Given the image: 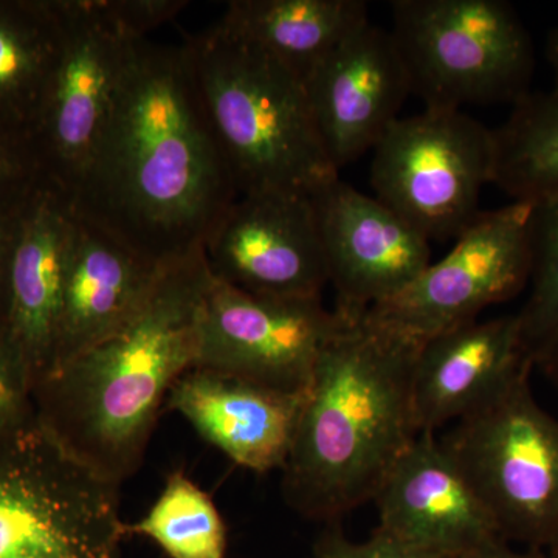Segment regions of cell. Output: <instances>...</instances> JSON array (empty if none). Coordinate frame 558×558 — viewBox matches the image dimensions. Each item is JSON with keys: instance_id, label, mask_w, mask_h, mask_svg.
Wrapping results in <instances>:
<instances>
[{"instance_id": "6da1fadb", "label": "cell", "mask_w": 558, "mask_h": 558, "mask_svg": "<svg viewBox=\"0 0 558 558\" xmlns=\"http://www.w3.org/2000/svg\"><path fill=\"white\" fill-rule=\"evenodd\" d=\"M238 197L185 49L140 40L73 211L160 266L204 248Z\"/></svg>"}, {"instance_id": "7402d4cb", "label": "cell", "mask_w": 558, "mask_h": 558, "mask_svg": "<svg viewBox=\"0 0 558 558\" xmlns=\"http://www.w3.org/2000/svg\"><path fill=\"white\" fill-rule=\"evenodd\" d=\"M494 137V185L513 202L558 197V92H529Z\"/></svg>"}, {"instance_id": "d4e9b609", "label": "cell", "mask_w": 558, "mask_h": 558, "mask_svg": "<svg viewBox=\"0 0 558 558\" xmlns=\"http://www.w3.org/2000/svg\"><path fill=\"white\" fill-rule=\"evenodd\" d=\"M31 366L7 323H0V436L36 417Z\"/></svg>"}, {"instance_id": "484cf974", "label": "cell", "mask_w": 558, "mask_h": 558, "mask_svg": "<svg viewBox=\"0 0 558 558\" xmlns=\"http://www.w3.org/2000/svg\"><path fill=\"white\" fill-rule=\"evenodd\" d=\"M49 182L33 140L0 131V207L31 199Z\"/></svg>"}, {"instance_id": "3957f363", "label": "cell", "mask_w": 558, "mask_h": 558, "mask_svg": "<svg viewBox=\"0 0 558 558\" xmlns=\"http://www.w3.org/2000/svg\"><path fill=\"white\" fill-rule=\"evenodd\" d=\"M421 344L365 315L326 344L281 470L293 512L333 524L373 501L418 435L413 376Z\"/></svg>"}, {"instance_id": "ffe728a7", "label": "cell", "mask_w": 558, "mask_h": 558, "mask_svg": "<svg viewBox=\"0 0 558 558\" xmlns=\"http://www.w3.org/2000/svg\"><path fill=\"white\" fill-rule=\"evenodd\" d=\"M220 22L304 83L369 17L363 0H234Z\"/></svg>"}, {"instance_id": "44dd1931", "label": "cell", "mask_w": 558, "mask_h": 558, "mask_svg": "<svg viewBox=\"0 0 558 558\" xmlns=\"http://www.w3.org/2000/svg\"><path fill=\"white\" fill-rule=\"evenodd\" d=\"M60 40L58 2L0 0V131L33 138Z\"/></svg>"}, {"instance_id": "603a6c76", "label": "cell", "mask_w": 558, "mask_h": 558, "mask_svg": "<svg viewBox=\"0 0 558 558\" xmlns=\"http://www.w3.org/2000/svg\"><path fill=\"white\" fill-rule=\"evenodd\" d=\"M126 535L153 539L170 558H227V526L215 501L182 470L168 475L163 490Z\"/></svg>"}, {"instance_id": "f1b7e54d", "label": "cell", "mask_w": 558, "mask_h": 558, "mask_svg": "<svg viewBox=\"0 0 558 558\" xmlns=\"http://www.w3.org/2000/svg\"><path fill=\"white\" fill-rule=\"evenodd\" d=\"M28 201L10 205V207H0V323H7L11 256H13L14 242H16L22 215Z\"/></svg>"}, {"instance_id": "d6986e66", "label": "cell", "mask_w": 558, "mask_h": 558, "mask_svg": "<svg viewBox=\"0 0 558 558\" xmlns=\"http://www.w3.org/2000/svg\"><path fill=\"white\" fill-rule=\"evenodd\" d=\"M163 266L142 258L73 211L54 369L128 322L149 295Z\"/></svg>"}, {"instance_id": "4fadbf2b", "label": "cell", "mask_w": 558, "mask_h": 558, "mask_svg": "<svg viewBox=\"0 0 558 558\" xmlns=\"http://www.w3.org/2000/svg\"><path fill=\"white\" fill-rule=\"evenodd\" d=\"M336 289V311L359 319L429 266V241L387 205L336 179L312 196Z\"/></svg>"}, {"instance_id": "8fae6325", "label": "cell", "mask_w": 558, "mask_h": 558, "mask_svg": "<svg viewBox=\"0 0 558 558\" xmlns=\"http://www.w3.org/2000/svg\"><path fill=\"white\" fill-rule=\"evenodd\" d=\"M348 322L323 300L252 295L211 275L194 368L306 395L323 349Z\"/></svg>"}, {"instance_id": "52a82bcc", "label": "cell", "mask_w": 558, "mask_h": 558, "mask_svg": "<svg viewBox=\"0 0 558 558\" xmlns=\"http://www.w3.org/2000/svg\"><path fill=\"white\" fill-rule=\"evenodd\" d=\"M531 371L439 438L506 542L545 549L558 531V418Z\"/></svg>"}, {"instance_id": "f546056e", "label": "cell", "mask_w": 558, "mask_h": 558, "mask_svg": "<svg viewBox=\"0 0 558 558\" xmlns=\"http://www.w3.org/2000/svg\"><path fill=\"white\" fill-rule=\"evenodd\" d=\"M461 558H548L546 557L545 550L526 548L515 549L510 546V543L506 539H495V542L487 543V545L481 546L480 549L473 550V553L465 554Z\"/></svg>"}, {"instance_id": "4316f807", "label": "cell", "mask_w": 558, "mask_h": 558, "mask_svg": "<svg viewBox=\"0 0 558 558\" xmlns=\"http://www.w3.org/2000/svg\"><path fill=\"white\" fill-rule=\"evenodd\" d=\"M312 558H446L405 545L380 531H374L365 542H354L344 535L340 523L326 524L315 539Z\"/></svg>"}, {"instance_id": "4dcf8cb0", "label": "cell", "mask_w": 558, "mask_h": 558, "mask_svg": "<svg viewBox=\"0 0 558 558\" xmlns=\"http://www.w3.org/2000/svg\"><path fill=\"white\" fill-rule=\"evenodd\" d=\"M535 368H538L546 377H548V380L554 385V388H556L558 392V340L553 344V348L546 352L545 357L539 360Z\"/></svg>"}, {"instance_id": "5b68a950", "label": "cell", "mask_w": 558, "mask_h": 558, "mask_svg": "<svg viewBox=\"0 0 558 558\" xmlns=\"http://www.w3.org/2000/svg\"><path fill=\"white\" fill-rule=\"evenodd\" d=\"M119 484L33 417L0 436V558H121Z\"/></svg>"}, {"instance_id": "7a4b0ae2", "label": "cell", "mask_w": 558, "mask_h": 558, "mask_svg": "<svg viewBox=\"0 0 558 558\" xmlns=\"http://www.w3.org/2000/svg\"><path fill=\"white\" fill-rule=\"evenodd\" d=\"M209 281L204 248L165 264L128 322L33 391L39 424L110 483L142 468L172 385L196 366Z\"/></svg>"}, {"instance_id": "ba28073f", "label": "cell", "mask_w": 558, "mask_h": 558, "mask_svg": "<svg viewBox=\"0 0 558 558\" xmlns=\"http://www.w3.org/2000/svg\"><path fill=\"white\" fill-rule=\"evenodd\" d=\"M374 197L428 241L458 238L481 215L494 183V130L462 110L399 117L373 149Z\"/></svg>"}, {"instance_id": "ac0fdd59", "label": "cell", "mask_w": 558, "mask_h": 558, "mask_svg": "<svg viewBox=\"0 0 558 558\" xmlns=\"http://www.w3.org/2000/svg\"><path fill=\"white\" fill-rule=\"evenodd\" d=\"M306 395H284L205 368H191L168 395L167 410L255 473L282 470Z\"/></svg>"}, {"instance_id": "277c9868", "label": "cell", "mask_w": 558, "mask_h": 558, "mask_svg": "<svg viewBox=\"0 0 558 558\" xmlns=\"http://www.w3.org/2000/svg\"><path fill=\"white\" fill-rule=\"evenodd\" d=\"M182 46L240 196H314L340 178L299 76L220 21Z\"/></svg>"}, {"instance_id": "8992f818", "label": "cell", "mask_w": 558, "mask_h": 558, "mask_svg": "<svg viewBox=\"0 0 558 558\" xmlns=\"http://www.w3.org/2000/svg\"><path fill=\"white\" fill-rule=\"evenodd\" d=\"M392 39L425 109L517 105L535 70L531 35L505 0H396Z\"/></svg>"}, {"instance_id": "83f0119b", "label": "cell", "mask_w": 558, "mask_h": 558, "mask_svg": "<svg viewBox=\"0 0 558 558\" xmlns=\"http://www.w3.org/2000/svg\"><path fill=\"white\" fill-rule=\"evenodd\" d=\"M110 13L140 39H148V33L174 20L189 2L183 0H108Z\"/></svg>"}, {"instance_id": "e0dca14e", "label": "cell", "mask_w": 558, "mask_h": 558, "mask_svg": "<svg viewBox=\"0 0 558 558\" xmlns=\"http://www.w3.org/2000/svg\"><path fill=\"white\" fill-rule=\"evenodd\" d=\"M72 230L68 194L50 182L40 186L24 209L14 242L7 312L35 387L57 366Z\"/></svg>"}, {"instance_id": "1f68e13d", "label": "cell", "mask_w": 558, "mask_h": 558, "mask_svg": "<svg viewBox=\"0 0 558 558\" xmlns=\"http://www.w3.org/2000/svg\"><path fill=\"white\" fill-rule=\"evenodd\" d=\"M546 57L554 72V90L558 92V25L550 31L546 43Z\"/></svg>"}, {"instance_id": "2e32d148", "label": "cell", "mask_w": 558, "mask_h": 558, "mask_svg": "<svg viewBox=\"0 0 558 558\" xmlns=\"http://www.w3.org/2000/svg\"><path fill=\"white\" fill-rule=\"evenodd\" d=\"M531 369L517 314L475 319L425 340L413 376L418 433L454 424Z\"/></svg>"}, {"instance_id": "9c48e42d", "label": "cell", "mask_w": 558, "mask_h": 558, "mask_svg": "<svg viewBox=\"0 0 558 558\" xmlns=\"http://www.w3.org/2000/svg\"><path fill=\"white\" fill-rule=\"evenodd\" d=\"M61 40L33 145L47 179L68 196L94 156L140 43L108 0H58Z\"/></svg>"}, {"instance_id": "7c38bea8", "label": "cell", "mask_w": 558, "mask_h": 558, "mask_svg": "<svg viewBox=\"0 0 558 558\" xmlns=\"http://www.w3.org/2000/svg\"><path fill=\"white\" fill-rule=\"evenodd\" d=\"M213 277L252 295L322 300L328 264L312 196L241 194L204 244Z\"/></svg>"}, {"instance_id": "9a60e30c", "label": "cell", "mask_w": 558, "mask_h": 558, "mask_svg": "<svg viewBox=\"0 0 558 558\" xmlns=\"http://www.w3.org/2000/svg\"><path fill=\"white\" fill-rule=\"evenodd\" d=\"M373 502L377 531L436 556L461 558L501 538L436 433H418L381 480Z\"/></svg>"}, {"instance_id": "30bf717a", "label": "cell", "mask_w": 558, "mask_h": 558, "mask_svg": "<svg viewBox=\"0 0 558 558\" xmlns=\"http://www.w3.org/2000/svg\"><path fill=\"white\" fill-rule=\"evenodd\" d=\"M531 218L532 202L481 211L442 259L365 317L424 343L515 299L531 275Z\"/></svg>"}, {"instance_id": "cb8c5ba5", "label": "cell", "mask_w": 558, "mask_h": 558, "mask_svg": "<svg viewBox=\"0 0 558 558\" xmlns=\"http://www.w3.org/2000/svg\"><path fill=\"white\" fill-rule=\"evenodd\" d=\"M527 286L517 317L521 344L535 368L558 340V197L532 204Z\"/></svg>"}, {"instance_id": "d6a6232c", "label": "cell", "mask_w": 558, "mask_h": 558, "mask_svg": "<svg viewBox=\"0 0 558 558\" xmlns=\"http://www.w3.org/2000/svg\"><path fill=\"white\" fill-rule=\"evenodd\" d=\"M543 550H545L546 557L558 558V531L554 534V537L550 538L548 546Z\"/></svg>"}, {"instance_id": "5bb4252c", "label": "cell", "mask_w": 558, "mask_h": 558, "mask_svg": "<svg viewBox=\"0 0 558 558\" xmlns=\"http://www.w3.org/2000/svg\"><path fill=\"white\" fill-rule=\"evenodd\" d=\"M304 87L319 138L339 172L376 148L413 95L391 33L371 21L330 51Z\"/></svg>"}]
</instances>
